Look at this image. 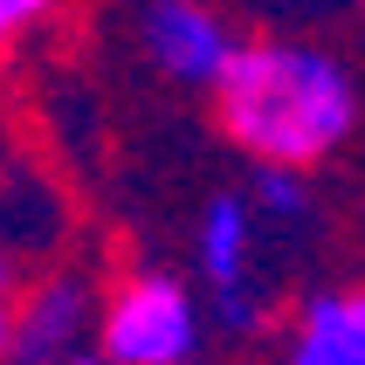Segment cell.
<instances>
[{"instance_id": "1", "label": "cell", "mask_w": 365, "mask_h": 365, "mask_svg": "<svg viewBox=\"0 0 365 365\" xmlns=\"http://www.w3.org/2000/svg\"><path fill=\"white\" fill-rule=\"evenodd\" d=\"M221 131L255 165H324L359 124V90L331 56L289 48V41H242L227 76L214 83Z\"/></svg>"}, {"instance_id": "2", "label": "cell", "mask_w": 365, "mask_h": 365, "mask_svg": "<svg viewBox=\"0 0 365 365\" xmlns=\"http://www.w3.org/2000/svg\"><path fill=\"white\" fill-rule=\"evenodd\" d=\"M97 351L110 365H186L200 351V310H193L186 283H173L159 269L118 283L97 317Z\"/></svg>"}, {"instance_id": "3", "label": "cell", "mask_w": 365, "mask_h": 365, "mask_svg": "<svg viewBox=\"0 0 365 365\" xmlns=\"http://www.w3.org/2000/svg\"><path fill=\"white\" fill-rule=\"evenodd\" d=\"M145 48H152V62L173 83H207L214 90L242 41L227 35V21L214 7H200V0H152L145 7Z\"/></svg>"}, {"instance_id": "4", "label": "cell", "mask_w": 365, "mask_h": 365, "mask_svg": "<svg viewBox=\"0 0 365 365\" xmlns=\"http://www.w3.org/2000/svg\"><path fill=\"white\" fill-rule=\"evenodd\" d=\"M103 310L83 276H41L14 304V365H62L69 351L90 345V324Z\"/></svg>"}, {"instance_id": "5", "label": "cell", "mask_w": 365, "mask_h": 365, "mask_svg": "<svg viewBox=\"0 0 365 365\" xmlns=\"http://www.w3.org/2000/svg\"><path fill=\"white\" fill-rule=\"evenodd\" d=\"M283 365H365V289L317 297L304 310V331H297Z\"/></svg>"}, {"instance_id": "6", "label": "cell", "mask_w": 365, "mask_h": 365, "mask_svg": "<svg viewBox=\"0 0 365 365\" xmlns=\"http://www.w3.org/2000/svg\"><path fill=\"white\" fill-rule=\"evenodd\" d=\"M248 255H255L248 200H242V193H221V200L200 214V276L214 283V297L248 289Z\"/></svg>"}, {"instance_id": "7", "label": "cell", "mask_w": 365, "mask_h": 365, "mask_svg": "<svg viewBox=\"0 0 365 365\" xmlns=\"http://www.w3.org/2000/svg\"><path fill=\"white\" fill-rule=\"evenodd\" d=\"M255 207H262L269 221H304L310 193H304V180L289 165H255Z\"/></svg>"}, {"instance_id": "8", "label": "cell", "mask_w": 365, "mask_h": 365, "mask_svg": "<svg viewBox=\"0 0 365 365\" xmlns=\"http://www.w3.org/2000/svg\"><path fill=\"white\" fill-rule=\"evenodd\" d=\"M0 365H14V304H0Z\"/></svg>"}, {"instance_id": "9", "label": "cell", "mask_w": 365, "mask_h": 365, "mask_svg": "<svg viewBox=\"0 0 365 365\" xmlns=\"http://www.w3.org/2000/svg\"><path fill=\"white\" fill-rule=\"evenodd\" d=\"M14 28H21V7H14V0H0V48L14 41Z\"/></svg>"}, {"instance_id": "10", "label": "cell", "mask_w": 365, "mask_h": 365, "mask_svg": "<svg viewBox=\"0 0 365 365\" xmlns=\"http://www.w3.org/2000/svg\"><path fill=\"white\" fill-rule=\"evenodd\" d=\"M62 365H110V359H103L97 345H83V351H69V359H62Z\"/></svg>"}, {"instance_id": "11", "label": "cell", "mask_w": 365, "mask_h": 365, "mask_svg": "<svg viewBox=\"0 0 365 365\" xmlns=\"http://www.w3.org/2000/svg\"><path fill=\"white\" fill-rule=\"evenodd\" d=\"M14 7H21V21H35V14H48L56 0H14Z\"/></svg>"}, {"instance_id": "12", "label": "cell", "mask_w": 365, "mask_h": 365, "mask_svg": "<svg viewBox=\"0 0 365 365\" xmlns=\"http://www.w3.org/2000/svg\"><path fill=\"white\" fill-rule=\"evenodd\" d=\"M0 289H7V248H0Z\"/></svg>"}]
</instances>
